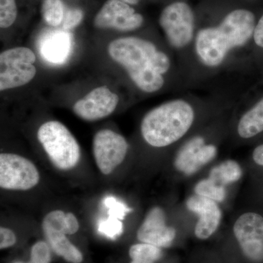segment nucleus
<instances>
[{
  "instance_id": "obj_1",
  "label": "nucleus",
  "mask_w": 263,
  "mask_h": 263,
  "mask_svg": "<svg viewBox=\"0 0 263 263\" xmlns=\"http://www.w3.org/2000/svg\"><path fill=\"white\" fill-rule=\"evenodd\" d=\"M108 53L142 91L156 92L164 86L171 60L151 41L133 36L117 38L109 43Z\"/></svg>"
},
{
  "instance_id": "obj_2",
  "label": "nucleus",
  "mask_w": 263,
  "mask_h": 263,
  "mask_svg": "<svg viewBox=\"0 0 263 263\" xmlns=\"http://www.w3.org/2000/svg\"><path fill=\"white\" fill-rule=\"evenodd\" d=\"M255 26L253 13L245 9L233 10L219 25L199 31L195 41L197 56L208 67L220 65L230 50L248 42Z\"/></svg>"
},
{
  "instance_id": "obj_3",
  "label": "nucleus",
  "mask_w": 263,
  "mask_h": 263,
  "mask_svg": "<svg viewBox=\"0 0 263 263\" xmlns=\"http://www.w3.org/2000/svg\"><path fill=\"white\" fill-rule=\"evenodd\" d=\"M195 120L192 105L183 100H174L151 110L143 117L141 131L143 139L153 147L173 144L190 129Z\"/></svg>"
},
{
  "instance_id": "obj_4",
  "label": "nucleus",
  "mask_w": 263,
  "mask_h": 263,
  "mask_svg": "<svg viewBox=\"0 0 263 263\" xmlns=\"http://www.w3.org/2000/svg\"><path fill=\"white\" fill-rule=\"evenodd\" d=\"M37 139L57 168L69 171L80 161V146L62 123L58 121L43 123L38 129Z\"/></svg>"
},
{
  "instance_id": "obj_5",
  "label": "nucleus",
  "mask_w": 263,
  "mask_h": 263,
  "mask_svg": "<svg viewBox=\"0 0 263 263\" xmlns=\"http://www.w3.org/2000/svg\"><path fill=\"white\" fill-rule=\"evenodd\" d=\"M35 53L30 48L15 47L0 53V91L16 89L31 82L37 74Z\"/></svg>"
},
{
  "instance_id": "obj_6",
  "label": "nucleus",
  "mask_w": 263,
  "mask_h": 263,
  "mask_svg": "<svg viewBox=\"0 0 263 263\" xmlns=\"http://www.w3.org/2000/svg\"><path fill=\"white\" fill-rule=\"evenodd\" d=\"M159 24L172 47L182 48L191 42L195 31V15L184 2H175L161 12Z\"/></svg>"
},
{
  "instance_id": "obj_7",
  "label": "nucleus",
  "mask_w": 263,
  "mask_h": 263,
  "mask_svg": "<svg viewBox=\"0 0 263 263\" xmlns=\"http://www.w3.org/2000/svg\"><path fill=\"white\" fill-rule=\"evenodd\" d=\"M39 181V171L28 159L15 154L0 155V187L27 191L37 186Z\"/></svg>"
},
{
  "instance_id": "obj_8",
  "label": "nucleus",
  "mask_w": 263,
  "mask_h": 263,
  "mask_svg": "<svg viewBox=\"0 0 263 263\" xmlns=\"http://www.w3.org/2000/svg\"><path fill=\"white\" fill-rule=\"evenodd\" d=\"M128 148L127 141L122 135L109 129L98 131L93 138L92 148L100 172L111 174L125 159Z\"/></svg>"
},
{
  "instance_id": "obj_9",
  "label": "nucleus",
  "mask_w": 263,
  "mask_h": 263,
  "mask_svg": "<svg viewBox=\"0 0 263 263\" xmlns=\"http://www.w3.org/2000/svg\"><path fill=\"white\" fill-rule=\"evenodd\" d=\"M144 23L141 13L120 0H107L94 18V26L99 29H112L121 32L137 30Z\"/></svg>"
},
{
  "instance_id": "obj_10",
  "label": "nucleus",
  "mask_w": 263,
  "mask_h": 263,
  "mask_svg": "<svg viewBox=\"0 0 263 263\" xmlns=\"http://www.w3.org/2000/svg\"><path fill=\"white\" fill-rule=\"evenodd\" d=\"M233 232L246 257L252 262H262V216L255 213H246L235 221Z\"/></svg>"
},
{
  "instance_id": "obj_11",
  "label": "nucleus",
  "mask_w": 263,
  "mask_h": 263,
  "mask_svg": "<svg viewBox=\"0 0 263 263\" xmlns=\"http://www.w3.org/2000/svg\"><path fill=\"white\" fill-rule=\"evenodd\" d=\"M119 102L118 95L108 86H99L77 100L72 107V111L83 120L95 122L113 114Z\"/></svg>"
},
{
  "instance_id": "obj_12",
  "label": "nucleus",
  "mask_w": 263,
  "mask_h": 263,
  "mask_svg": "<svg viewBox=\"0 0 263 263\" xmlns=\"http://www.w3.org/2000/svg\"><path fill=\"white\" fill-rule=\"evenodd\" d=\"M216 154L217 148L214 145L205 144L201 136L193 137L178 152L174 166L180 172L191 176L214 160Z\"/></svg>"
},
{
  "instance_id": "obj_13",
  "label": "nucleus",
  "mask_w": 263,
  "mask_h": 263,
  "mask_svg": "<svg viewBox=\"0 0 263 263\" xmlns=\"http://www.w3.org/2000/svg\"><path fill=\"white\" fill-rule=\"evenodd\" d=\"M176 235V230L166 224L165 213L160 207L151 209L137 233V237L142 243L160 248L170 247Z\"/></svg>"
},
{
  "instance_id": "obj_14",
  "label": "nucleus",
  "mask_w": 263,
  "mask_h": 263,
  "mask_svg": "<svg viewBox=\"0 0 263 263\" xmlns=\"http://www.w3.org/2000/svg\"><path fill=\"white\" fill-rule=\"evenodd\" d=\"M186 207L190 212L199 216L195 234L199 239L205 240L212 236L220 224L221 212L216 201L201 195L189 197Z\"/></svg>"
},
{
  "instance_id": "obj_15",
  "label": "nucleus",
  "mask_w": 263,
  "mask_h": 263,
  "mask_svg": "<svg viewBox=\"0 0 263 263\" xmlns=\"http://www.w3.org/2000/svg\"><path fill=\"white\" fill-rule=\"evenodd\" d=\"M52 249L59 256L71 263H81L83 255L75 246L66 237V233L60 230H43Z\"/></svg>"
},
{
  "instance_id": "obj_16",
  "label": "nucleus",
  "mask_w": 263,
  "mask_h": 263,
  "mask_svg": "<svg viewBox=\"0 0 263 263\" xmlns=\"http://www.w3.org/2000/svg\"><path fill=\"white\" fill-rule=\"evenodd\" d=\"M263 131V98L241 117L238 133L242 138H251Z\"/></svg>"
},
{
  "instance_id": "obj_17",
  "label": "nucleus",
  "mask_w": 263,
  "mask_h": 263,
  "mask_svg": "<svg viewBox=\"0 0 263 263\" xmlns=\"http://www.w3.org/2000/svg\"><path fill=\"white\" fill-rule=\"evenodd\" d=\"M69 40L67 34L60 33L48 38L43 43V57L49 62L58 63L63 61L67 56Z\"/></svg>"
},
{
  "instance_id": "obj_18",
  "label": "nucleus",
  "mask_w": 263,
  "mask_h": 263,
  "mask_svg": "<svg viewBox=\"0 0 263 263\" xmlns=\"http://www.w3.org/2000/svg\"><path fill=\"white\" fill-rule=\"evenodd\" d=\"M242 169L238 162L234 160H226L213 167L209 178L219 184L224 185L235 183L241 178Z\"/></svg>"
},
{
  "instance_id": "obj_19",
  "label": "nucleus",
  "mask_w": 263,
  "mask_h": 263,
  "mask_svg": "<svg viewBox=\"0 0 263 263\" xmlns=\"http://www.w3.org/2000/svg\"><path fill=\"white\" fill-rule=\"evenodd\" d=\"M41 15L43 21L52 27H57L63 23L65 6L62 0H43Z\"/></svg>"
},
{
  "instance_id": "obj_20",
  "label": "nucleus",
  "mask_w": 263,
  "mask_h": 263,
  "mask_svg": "<svg viewBox=\"0 0 263 263\" xmlns=\"http://www.w3.org/2000/svg\"><path fill=\"white\" fill-rule=\"evenodd\" d=\"M195 192L196 195L208 197L216 202H222L226 197L224 186L210 178L199 181L195 186Z\"/></svg>"
},
{
  "instance_id": "obj_21",
  "label": "nucleus",
  "mask_w": 263,
  "mask_h": 263,
  "mask_svg": "<svg viewBox=\"0 0 263 263\" xmlns=\"http://www.w3.org/2000/svg\"><path fill=\"white\" fill-rule=\"evenodd\" d=\"M129 254L132 259H138L152 263L159 260L162 256L160 247L146 243L132 246Z\"/></svg>"
},
{
  "instance_id": "obj_22",
  "label": "nucleus",
  "mask_w": 263,
  "mask_h": 263,
  "mask_svg": "<svg viewBox=\"0 0 263 263\" xmlns=\"http://www.w3.org/2000/svg\"><path fill=\"white\" fill-rule=\"evenodd\" d=\"M18 7L15 0H0V27L9 28L16 21Z\"/></svg>"
},
{
  "instance_id": "obj_23",
  "label": "nucleus",
  "mask_w": 263,
  "mask_h": 263,
  "mask_svg": "<svg viewBox=\"0 0 263 263\" xmlns=\"http://www.w3.org/2000/svg\"><path fill=\"white\" fill-rule=\"evenodd\" d=\"M98 230L102 234L114 239V238L122 234L123 231L122 223L120 219L110 216L108 219L102 221L99 224Z\"/></svg>"
},
{
  "instance_id": "obj_24",
  "label": "nucleus",
  "mask_w": 263,
  "mask_h": 263,
  "mask_svg": "<svg viewBox=\"0 0 263 263\" xmlns=\"http://www.w3.org/2000/svg\"><path fill=\"white\" fill-rule=\"evenodd\" d=\"M51 251L46 242L38 241L31 250V263H50Z\"/></svg>"
},
{
  "instance_id": "obj_25",
  "label": "nucleus",
  "mask_w": 263,
  "mask_h": 263,
  "mask_svg": "<svg viewBox=\"0 0 263 263\" xmlns=\"http://www.w3.org/2000/svg\"><path fill=\"white\" fill-rule=\"evenodd\" d=\"M84 16V11L80 8H70L65 12L62 28L65 30H70L76 28L81 23Z\"/></svg>"
},
{
  "instance_id": "obj_26",
  "label": "nucleus",
  "mask_w": 263,
  "mask_h": 263,
  "mask_svg": "<svg viewBox=\"0 0 263 263\" xmlns=\"http://www.w3.org/2000/svg\"><path fill=\"white\" fill-rule=\"evenodd\" d=\"M105 205L108 209V214L110 216L117 218L119 219H123L127 212H130V209H128L124 204L118 201L117 199L114 197H108L105 200Z\"/></svg>"
},
{
  "instance_id": "obj_27",
  "label": "nucleus",
  "mask_w": 263,
  "mask_h": 263,
  "mask_svg": "<svg viewBox=\"0 0 263 263\" xmlns=\"http://www.w3.org/2000/svg\"><path fill=\"white\" fill-rule=\"evenodd\" d=\"M16 237L11 230L6 228H0V248H8L15 245Z\"/></svg>"
},
{
  "instance_id": "obj_28",
  "label": "nucleus",
  "mask_w": 263,
  "mask_h": 263,
  "mask_svg": "<svg viewBox=\"0 0 263 263\" xmlns=\"http://www.w3.org/2000/svg\"><path fill=\"white\" fill-rule=\"evenodd\" d=\"M66 223H67V234H75L79 230V220L72 213L66 214Z\"/></svg>"
},
{
  "instance_id": "obj_29",
  "label": "nucleus",
  "mask_w": 263,
  "mask_h": 263,
  "mask_svg": "<svg viewBox=\"0 0 263 263\" xmlns=\"http://www.w3.org/2000/svg\"><path fill=\"white\" fill-rule=\"evenodd\" d=\"M253 37L254 42L259 47L263 48V15L254 28Z\"/></svg>"
},
{
  "instance_id": "obj_30",
  "label": "nucleus",
  "mask_w": 263,
  "mask_h": 263,
  "mask_svg": "<svg viewBox=\"0 0 263 263\" xmlns=\"http://www.w3.org/2000/svg\"><path fill=\"white\" fill-rule=\"evenodd\" d=\"M252 157L255 163L263 166V144L255 148Z\"/></svg>"
},
{
  "instance_id": "obj_31",
  "label": "nucleus",
  "mask_w": 263,
  "mask_h": 263,
  "mask_svg": "<svg viewBox=\"0 0 263 263\" xmlns=\"http://www.w3.org/2000/svg\"><path fill=\"white\" fill-rule=\"evenodd\" d=\"M120 1L124 2V3H127L128 5H138L141 0H120Z\"/></svg>"
},
{
  "instance_id": "obj_32",
  "label": "nucleus",
  "mask_w": 263,
  "mask_h": 263,
  "mask_svg": "<svg viewBox=\"0 0 263 263\" xmlns=\"http://www.w3.org/2000/svg\"><path fill=\"white\" fill-rule=\"evenodd\" d=\"M131 263H152L146 261L138 260V259H132Z\"/></svg>"
},
{
  "instance_id": "obj_33",
  "label": "nucleus",
  "mask_w": 263,
  "mask_h": 263,
  "mask_svg": "<svg viewBox=\"0 0 263 263\" xmlns=\"http://www.w3.org/2000/svg\"><path fill=\"white\" fill-rule=\"evenodd\" d=\"M15 263H24V262H15Z\"/></svg>"
},
{
  "instance_id": "obj_34",
  "label": "nucleus",
  "mask_w": 263,
  "mask_h": 263,
  "mask_svg": "<svg viewBox=\"0 0 263 263\" xmlns=\"http://www.w3.org/2000/svg\"><path fill=\"white\" fill-rule=\"evenodd\" d=\"M31 263V262H30Z\"/></svg>"
}]
</instances>
